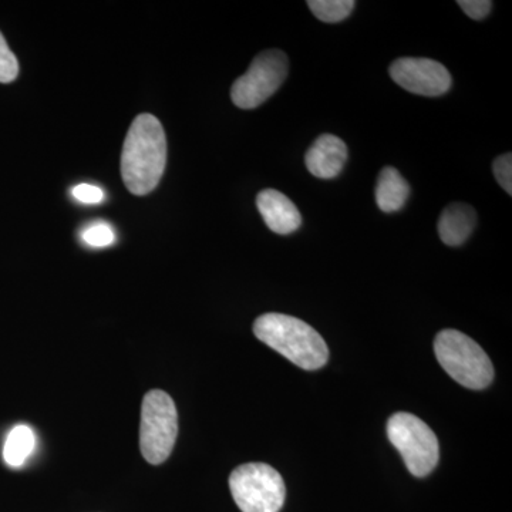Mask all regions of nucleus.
I'll return each instance as SVG.
<instances>
[{
	"instance_id": "obj_8",
	"label": "nucleus",
	"mask_w": 512,
	"mask_h": 512,
	"mask_svg": "<svg viewBox=\"0 0 512 512\" xmlns=\"http://www.w3.org/2000/svg\"><path fill=\"white\" fill-rule=\"evenodd\" d=\"M389 73L402 89L419 96H443L451 89L453 83L446 67L430 59L404 57L392 63Z\"/></svg>"
},
{
	"instance_id": "obj_15",
	"label": "nucleus",
	"mask_w": 512,
	"mask_h": 512,
	"mask_svg": "<svg viewBox=\"0 0 512 512\" xmlns=\"http://www.w3.org/2000/svg\"><path fill=\"white\" fill-rule=\"evenodd\" d=\"M82 239L84 244L93 248L110 247L116 242L114 229L106 222H96L83 229Z\"/></svg>"
},
{
	"instance_id": "obj_10",
	"label": "nucleus",
	"mask_w": 512,
	"mask_h": 512,
	"mask_svg": "<svg viewBox=\"0 0 512 512\" xmlns=\"http://www.w3.org/2000/svg\"><path fill=\"white\" fill-rule=\"evenodd\" d=\"M256 207L261 212L266 227L275 234L289 235L302 225L301 212L282 192L271 188L259 192Z\"/></svg>"
},
{
	"instance_id": "obj_16",
	"label": "nucleus",
	"mask_w": 512,
	"mask_h": 512,
	"mask_svg": "<svg viewBox=\"0 0 512 512\" xmlns=\"http://www.w3.org/2000/svg\"><path fill=\"white\" fill-rule=\"evenodd\" d=\"M19 74V63L16 56L0 33V83H12Z\"/></svg>"
},
{
	"instance_id": "obj_19",
	"label": "nucleus",
	"mask_w": 512,
	"mask_h": 512,
	"mask_svg": "<svg viewBox=\"0 0 512 512\" xmlns=\"http://www.w3.org/2000/svg\"><path fill=\"white\" fill-rule=\"evenodd\" d=\"M458 6L464 10L468 18L483 20L490 15L493 2H490V0H460Z\"/></svg>"
},
{
	"instance_id": "obj_7",
	"label": "nucleus",
	"mask_w": 512,
	"mask_h": 512,
	"mask_svg": "<svg viewBox=\"0 0 512 512\" xmlns=\"http://www.w3.org/2000/svg\"><path fill=\"white\" fill-rule=\"evenodd\" d=\"M288 57L281 50H266L255 57L248 72L234 83L231 99L239 109L251 110L278 92L288 76Z\"/></svg>"
},
{
	"instance_id": "obj_13",
	"label": "nucleus",
	"mask_w": 512,
	"mask_h": 512,
	"mask_svg": "<svg viewBox=\"0 0 512 512\" xmlns=\"http://www.w3.org/2000/svg\"><path fill=\"white\" fill-rule=\"evenodd\" d=\"M36 448V434L26 424L13 427L3 446V458L13 468L22 467Z\"/></svg>"
},
{
	"instance_id": "obj_14",
	"label": "nucleus",
	"mask_w": 512,
	"mask_h": 512,
	"mask_svg": "<svg viewBox=\"0 0 512 512\" xmlns=\"http://www.w3.org/2000/svg\"><path fill=\"white\" fill-rule=\"evenodd\" d=\"M313 15L325 23H338L348 18L355 8L353 0H309Z\"/></svg>"
},
{
	"instance_id": "obj_2",
	"label": "nucleus",
	"mask_w": 512,
	"mask_h": 512,
	"mask_svg": "<svg viewBox=\"0 0 512 512\" xmlns=\"http://www.w3.org/2000/svg\"><path fill=\"white\" fill-rule=\"evenodd\" d=\"M254 333L266 346L301 369L318 370L328 363L325 340L301 319L284 313H265L255 320Z\"/></svg>"
},
{
	"instance_id": "obj_17",
	"label": "nucleus",
	"mask_w": 512,
	"mask_h": 512,
	"mask_svg": "<svg viewBox=\"0 0 512 512\" xmlns=\"http://www.w3.org/2000/svg\"><path fill=\"white\" fill-rule=\"evenodd\" d=\"M495 180L507 194H512V156L511 153L495 158L493 163Z\"/></svg>"
},
{
	"instance_id": "obj_9",
	"label": "nucleus",
	"mask_w": 512,
	"mask_h": 512,
	"mask_svg": "<svg viewBox=\"0 0 512 512\" xmlns=\"http://www.w3.org/2000/svg\"><path fill=\"white\" fill-rule=\"evenodd\" d=\"M348 161V147L333 134H323L305 156L306 168L313 177L332 180L338 177Z\"/></svg>"
},
{
	"instance_id": "obj_6",
	"label": "nucleus",
	"mask_w": 512,
	"mask_h": 512,
	"mask_svg": "<svg viewBox=\"0 0 512 512\" xmlns=\"http://www.w3.org/2000/svg\"><path fill=\"white\" fill-rule=\"evenodd\" d=\"M387 437L414 477L429 476L440 458L439 440L419 417L396 413L387 421Z\"/></svg>"
},
{
	"instance_id": "obj_1",
	"label": "nucleus",
	"mask_w": 512,
	"mask_h": 512,
	"mask_svg": "<svg viewBox=\"0 0 512 512\" xmlns=\"http://www.w3.org/2000/svg\"><path fill=\"white\" fill-rule=\"evenodd\" d=\"M167 164V138L157 117L140 114L131 124L123 154L121 175L128 191L147 195L156 190Z\"/></svg>"
},
{
	"instance_id": "obj_12",
	"label": "nucleus",
	"mask_w": 512,
	"mask_h": 512,
	"mask_svg": "<svg viewBox=\"0 0 512 512\" xmlns=\"http://www.w3.org/2000/svg\"><path fill=\"white\" fill-rule=\"evenodd\" d=\"M410 195V187L393 167L383 168L376 185L377 207L386 214L402 210Z\"/></svg>"
},
{
	"instance_id": "obj_18",
	"label": "nucleus",
	"mask_w": 512,
	"mask_h": 512,
	"mask_svg": "<svg viewBox=\"0 0 512 512\" xmlns=\"http://www.w3.org/2000/svg\"><path fill=\"white\" fill-rule=\"evenodd\" d=\"M72 195L74 200L87 205L100 204L104 200V191L92 184L76 185L72 190Z\"/></svg>"
},
{
	"instance_id": "obj_11",
	"label": "nucleus",
	"mask_w": 512,
	"mask_h": 512,
	"mask_svg": "<svg viewBox=\"0 0 512 512\" xmlns=\"http://www.w3.org/2000/svg\"><path fill=\"white\" fill-rule=\"evenodd\" d=\"M476 224V211L470 205L456 202L443 211L437 228L444 244L448 247H460L473 234Z\"/></svg>"
},
{
	"instance_id": "obj_5",
	"label": "nucleus",
	"mask_w": 512,
	"mask_h": 512,
	"mask_svg": "<svg viewBox=\"0 0 512 512\" xmlns=\"http://www.w3.org/2000/svg\"><path fill=\"white\" fill-rule=\"evenodd\" d=\"M229 490L242 512H279L284 507V478L265 463L235 468L229 476Z\"/></svg>"
},
{
	"instance_id": "obj_4",
	"label": "nucleus",
	"mask_w": 512,
	"mask_h": 512,
	"mask_svg": "<svg viewBox=\"0 0 512 512\" xmlns=\"http://www.w3.org/2000/svg\"><path fill=\"white\" fill-rule=\"evenodd\" d=\"M178 436L174 400L163 390H151L141 407L140 450L147 463L160 466L171 456Z\"/></svg>"
},
{
	"instance_id": "obj_3",
	"label": "nucleus",
	"mask_w": 512,
	"mask_h": 512,
	"mask_svg": "<svg viewBox=\"0 0 512 512\" xmlns=\"http://www.w3.org/2000/svg\"><path fill=\"white\" fill-rule=\"evenodd\" d=\"M434 353L448 376L471 390H483L494 379V367L484 349L454 329L441 330L434 340Z\"/></svg>"
}]
</instances>
